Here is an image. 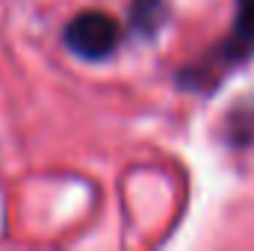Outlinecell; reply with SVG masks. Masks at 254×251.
Instances as JSON below:
<instances>
[{
    "mask_svg": "<svg viewBox=\"0 0 254 251\" xmlns=\"http://www.w3.org/2000/svg\"><path fill=\"white\" fill-rule=\"evenodd\" d=\"M254 57V0H237L234 24L225 42H219L201 63L190 65L178 74L181 86L192 92H213L219 80H225L234 68Z\"/></svg>",
    "mask_w": 254,
    "mask_h": 251,
    "instance_id": "6da1fadb",
    "label": "cell"
},
{
    "mask_svg": "<svg viewBox=\"0 0 254 251\" xmlns=\"http://www.w3.org/2000/svg\"><path fill=\"white\" fill-rule=\"evenodd\" d=\"M63 39L74 57L86 63H104L122 45V24L101 9H86L68 21Z\"/></svg>",
    "mask_w": 254,
    "mask_h": 251,
    "instance_id": "7a4b0ae2",
    "label": "cell"
},
{
    "mask_svg": "<svg viewBox=\"0 0 254 251\" xmlns=\"http://www.w3.org/2000/svg\"><path fill=\"white\" fill-rule=\"evenodd\" d=\"M169 21V0H133L130 6V33L154 42Z\"/></svg>",
    "mask_w": 254,
    "mask_h": 251,
    "instance_id": "3957f363",
    "label": "cell"
},
{
    "mask_svg": "<svg viewBox=\"0 0 254 251\" xmlns=\"http://www.w3.org/2000/svg\"><path fill=\"white\" fill-rule=\"evenodd\" d=\"M225 139H228L231 145H252L254 142V101L237 104V107L228 113Z\"/></svg>",
    "mask_w": 254,
    "mask_h": 251,
    "instance_id": "277c9868",
    "label": "cell"
}]
</instances>
